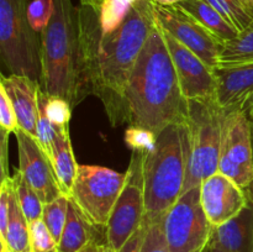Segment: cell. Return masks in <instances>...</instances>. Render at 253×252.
I'll list each match as a JSON object with an SVG mask.
<instances>
[{"mask_svg": "<svg viewBox=\"0 0 253 252\" xmlns=\"http://www.w3.org/2000/svg\"><path fill=\"white\" fill-rule=\"evenodd\" d=\"M79 37L86 86L114 127L127 124L125 91L136 61L156 25L151 0H138L119 26H99L95 7L81 5Z\"/></svg>", "mask_w": 253, "mask_h": 252, "instance_id": "obj_1", "label": "cell"}, {"mask_svg": "<svg viewBox=\"0 0 253 252\" xmlns=\"http://www.w3.org/2000/svg\"><path fill=\"white\" fill-rule=\"evenodd\" d=\"M127 125L156 135L172 124H185L188 100L183 95L162 30L156 22L125 91Z\"/></svg>", "mask_w": 253, "mask_h": 252, "instance_id": "obj_2", "label": "cell"}, {"mask_svg": "<svg viewBox=\"0 0 253 252\" xmlns=\"http://www.w3.org/2000/svg\"><path fill=\"white\" fill-rule=\"evenodd\" d=\"M54 11L41 32L42 90L78 105L89 95L83 72L78 6L72 0H53Z\"/></svg>", "mask_w": 253, "mask_h": 252, "instance_id": "obj_3", "label": "cell"}, {"mask_svg": "<svg viewBox=\"0 0 253 252\" xmlns=\"http://www.w3.org/2000/svg\"><path fill=\"white\" fill-rule=\"evenodd\" d=\"M188 133L185 124H172L157 135L153 150L143 153L145 220L165 217L183 193L187 175Z\"/></svg>", "mask_w": 253, "mask_h": 252, "instance_id": "obj_4", "label": "cell"}, {"mask_svg": "<svg viewBox=\"0 0 253 252\" xmlns=\"http://www.w3.org/2000/svg\"><path fill=\"white\" fill-rule=\"evenodd\" d=\"M224 110L212 101H188V163L183 193L219 172ZM182 193V194H183Z\"/></svg>", "mask_w": 253, "mask_h": 252, "instance_id": "obj_5", "label": "cell"}, {"mask_svg": "<svg viewBox=\"0 0 253 252\" xmlns=\"http://www.w3.org/2000/svg\"><path fill=\"white\" fill-rule=\"evenodd\" d=\"M30 0H0V57L10 74L41 81V34L27 19Z\"/></svg>", "mask_w": 253, "mask_h": 252, "instance_id": "obj_6", "label": "cell"}, {"mask_svg": "<svg viewBox=\"0 0 253 252\" xmlns=\"http://www.w3.org/2000/svg\"><path fill=\"white\" fill-rule=\"evenodd\" d=\"M125 182L126 172H116L101 166L79 165L69 199L94 226L106 230Z\"/></svg>", "mask_w": 253, "mask_h": 252, "instance_id": "obj_7", "label": "cell"}, {"mask_svg": "<svg viewBox=\"0 0 253 252\" xmlns=\"http://www.w3.org/2000/svg\"><path fill=\"white\" fill-rule=\"evenodd\" d=\"M166 240L170 252H205L215 227L200 202V187L183 193L163 217Z\"/></svg>", "mask_w": 253, "mask_h": 252, "instance_id": "obj_8", "label": "cell"}, {"mask_svg": "<svg viewBox=\"0 0 253 252\" xmlns=\"http://www.w3.org/2000/svg\"><path fill=\"white\" fill-rule=\"evenodd\" d=\"M143 153L132 151L126 182L111 211L106 226V242L111 252H119L145 220Z\"/></svg>", "mask_w": 253, "mask_h": 252, "instance_id": "obj_9", "label": "cell"}, {"mask_svg": "<svg viewBox=\"0 0 253 252\" xmlns=\"http://www.w3.org/2000/svg\"><path fill=\"white\" fill-rule=\"evenodd\" d=\"M219 172L242 189L253 183L252 126L246 111L224 110Z\"/></svg>", "mask_w": 253, "mask_h": 252, "instance_id": "obj_10", "label": "cell"}, {"mask_svg": "<svg viewBox=\"0 0 253 252\" xmlns=\"http://www.w3.org/2000/svg\"><path fill=\"white\" fill-rule=\"evenodd\" d=\"M153 14L156 22L163 31L194 52L212 71H216L222 48V43L216 37L174 6L166 7L153 4Z\"/></svg>", "mask_w": 253, "mask_h": 252, "instance_id": "obj_11", "label": "cell"}, {"mask_svg": "<svg viewBox=\"0 0 253 252\" xmlns=\"http://www.w3.org/2000/svg\"><path fill=\"white\" fill-rule=\"evenodd\" d=\"M162 34L185 99L188 101L216 100L215 72L200 57L183 46L168 32L162 30Z\"/></svg>", "mask_w": 253, "mask_h": 252, "instance_id": "obj_12", "label": "cell"}, {"mask_svg": "<svg viewBox=\"0 0 253 252\" xmlns=\"http://www.w3.org/2000/svg\"><path fill=\"white\" fill-rule=\"evenodd\" d=\"M19 153V169L30 185L36 190L43 204L63 195L53 165L40 143L22 130L15 133Z\"/></svg>", "mask_w": 253, "mask_h": 252, "instance_id": "obj_13", "label": "cell"}, {"mask_svg": "<svg viewBox=\"0 0 253 252\" xmlns=\"http://www.w3.org/2000/svg\"><path fill=\"white\" fill-rule=\"evenodd\" d=\"M200 202L214 227L234 219L249 205L246 190L222 173L207 178L200 185Z\"/></svg>", "mask_w": 253, "mask_h": 252, "instance_id": "obj_14", "label": "cell"}, {"mask_svg": "<svg viewBox=\"0 0 253 252\" xmlns=\"http://www.w3.org/2000/svg\"><path fill=\"white\" fill-rule=\"evenodd\" d=\"M216 103L222 110L247 111L253 103V62L215 71Z\"/></svg>", "mask_w": 253, "mask_h": 252, "instance_id": "obj_15", "label": "cell"}, {"mask_svg": "<svg viewBox=\"0 0 253 252\" xmlns=\"http://www.w3.org/2000/svg\"><path fill=\"white\" fill-rule=\"evenodd\" d=\"M0 84L14 106L20 130L36 138L41 83L26 76L9 74L7 77L1 76Z\"/></svg>", "mask_w": 253, "mask_h": 252, "instance_id": "obj_16", "label": "cell"}, {"mask_svg": "<svg viewBox=\"0 0 253 252\" xmlns=\"http://www.w3.org/2000/svg\"><path fill=\"white\" fill-rule=\"evenodd\" d=\"M210 244L225 252H253V204L250 200L234 219L215 227Z\"/></svg>", "mask_w": 253, "mask_h": 252, "instance_id": "obj_17", "label": "cell"}, {"mask_svg": "<svg viewBox=\"0 0 253 252\" xmlns=\"http://www.w3.org/2000/svg\"><path fill=\"white\" fill-rule=\"evenodd\" d=\"M174 7L192 17L222 44L235 39L239 34V31L205 0H182Z\"/></svg>", "mask_w": 253, "mask_h": 252, "instance_id": "obj_18", "label": "cell"}, {"mask_svg": "<svg viewBox=\"0 0 253 252\" xmlns=\"http://www.w3.org/2000/svg\"><path fill=\"white\" fill-rule=\"evenodd\" d=\"M51 162L64 195L69 197L79 165L74 157L69 127H59L52 143Z\"/></svg>", "mask_w": 253, "mask_h": 252, "instance_id": "obj_19", "label": "cell"}, {"mask_svg": "<svg viewBox=\"0 0 253 252\" xmlns=\"http://www.w3.org/2000/svg\"><path fill=\"white\" fill-rule=\"evenodd\" d=\"M98 230L99 227L94 226L84 216V214L77 207L76 203L69 199L67 221L57 250L59 252H78L88 242H90L91 240L98 236L96 235Z\"/></svg>", "mask_w": 253, "mask_h": 252, "instance_id": "obj_20", "label": "cell"}, {"mask_svg": "<svg viewBox=\"0 0 253 252\" xmlns=\"http://www.w3.org/2000/svg\"><path fill=\"white\" fill-rule=\"evenodd\" d=\"M0 252H32L31 239H30V222L17 203L11 190L10 197L9 222L4 241L0 242Z\"/></svg>", "mask_w": 253, "mask_h": 252, "instance_id": "obj_21", "label": "cell"}, {"mask_svg": "<svg viewBox=\"0 0 253 252\" xmlns=\"http://www.w3.org/2000/svg\"><path fill=\"white\" fill-rule=\"evenodd\" d=\"M253 62V22L235 39L222 44L219 67L239 66ZM217 67V68H219Z\"/></svg>", "mask_w": 253, "mask_h": 252, "instance_id": "obj_22", "label": "cell"}, {"mask_svg": "<svg viewBox=\"0 0 253 252\" xmlns=\"http://www.w3.org/2000/svg\"><path fill=\"white\" fill-rule=\"evenodd\" d=\"M11 182L12 189H14V194L16 197L17 203H19L20 208L24 211L25 216L29 220V222L37 219H42L44 204L40 199L36 190L25 179L19 168H15L14 169Z\"/></svg>", "mask_w": 253, "mask_h": 252, "instance_id": "obj_23", "label": "cell"}, {"mask_svg": "<svg viewBox=\"0 0 253 252\" xmlns=\"http://www.w3.org/2000/svg\"><path fill=\"white\" fill-rule=\"evenodd\" d=\"M137 1L138 0H103L101 4L95 7L99 26L103 29L119 26Z\"/></svg>", "mask_w": 253, "mask_h": 252, "instance_id": "obj_24", "label": "cell"}, {"mask_svg": "<svg viewBox=\"0 0 253 252\" xmlns=\"http://www.w3.org/2000/svg\"><path fill=\"white\" fill-rule=\"evenodd\" d=\"M69 207V197L67 195H61L57 199L52 200L48 204H44L43 214H42V220L47 227L49 229L51 234L53 235L57 244L59 242L63 232L64 225L67 221V214H68Z\"/></svg>", "mask_w": 253, "mask_h": 252, "instance_id": "obj_25", "label": "cell"}, {"mask_svg": "<svg viewBox=\"0 0 253 252\" xmlns=\"http://www.w3.org/2000/svg\"><path fill=\"white\" fill-rule=\"evenodd\" d=\"M46 100L47 94L40 89L39 93V119H37V135L36 140L40 143L43 152L51 160V152H52V143H53L54 137L58 131V126L53 125L49 121V119L46 115Z\"/></svg>", "mask_w": 253, "mask_h": 252, "instance_id": "obj_26", "label": "cell"}, {"mask_svg": "<svg viewBox=\"0 0 253 252\" xmlns=\"http://www.w3.org/2000/svg\"><path fill=\"white\" fill-rule=\"evenodd\" d=\"M205 1L216 9L239 32L244 31L253 22L239 0H205Z\"/></svg>", "mask_w": 253, "mask_h": 252, "instance_id": "obj_27", "label": "cell"}, {"mask_svg": "<svg viewBox=\"0 0 253 252\" xmlns=\"http://www.w3.org/2000/svg\"><path fill=\"white\" fill-rule=\"evenodd\" d=\"M53 11V0H30L27 4V19L34 31L41 34L48 25Z\"/></svg>", "mask_w": 253, "mask_h": 252, "instance_id": "obj_28", "label": "cell"}, {"mask_svg": "<svg viewBox=\"0 0 253 252\" xmlns=\"http://www.w3.org/2000/svg\"><path fill=\"white\" fill-rule=\"evenodd\" d=\"M30 239L32 252H53L58 249V244L42 219L30 222Z\"/></svg>", "mask_w": 253, "mask_h": 252, "instance_id": "obj_29", "label": "cell"}, {"mask_svg": "<svg viewBox=\"0 0 253 252\" xmlns=\"http://www.w3.org/2000/svg\"><path fill=\"white\" fill-rule=\"evenodd\" d=\"M140 252H170L166 240L163 219L146 222V231Z\"/></svg>", "mask_w": 253, "mask_h": 252, "instance_id": "obj_30", "label": "cell"}, {"mask_svg": "<svg viewBox=\"0 0 253 252\" xmlns=\"http://www.w3.org/2000/svg\"><path fill=\"white\" fill-rule=\"evenodd\" d=\"M125 143L135 152L146 153L153 150L157 142V135L146 128L130 126L125 130Z\"/></svg>", "mask_w": 253, "mask_h": 252, "instance_id": "obj_31", "label": "cell"}, {"mask_svg": "<svg viewBox=\"0 0 253 252\" xmlns=\"http://www.w3.org/2000/svg\"><path fill=\"white\" fill-rule=\"evenodd\" d=\"M72 106L64 99L47 95L46 115L53 125L58 127H69L72 118Z\"/></svg>", "mask_w": 253, "mask_h": 252, "instance_id": "obj_32", "label": "cell"}, {"mask_svg": "<svg viewBox=\"0 0 253 252\" xmlns=\"http://www.w3.org/2000/svg\"><path fill=\"white\" fill-rule=\"evenodd\" d=\"M0 126L1 130L6 131L7 133H16L20 130L14 106L1 84H0Z\"/></svg>", "mask_w": 253, "mask_h": 252, "instance_id": "obj_33", "label": "cell"}, {"mask_svg": "<svg viewBox=\"0 0 253 252\" xmlns=\"http://www.w3.org/2000/svg\"><path fill=\"white\" fill-rule=\"evenodd\" d=\"M145 231L146 222L143 221L140 229L127 240V242L121 247V250L119 252H140L141 245H142L143 241V236H145Z\"/></svg>", "mask_w": 253, "mask_h": 252, "instance_id": "obj_34", "label": "cell"}, {"mask_svg": "<svg viewBox=\"0 0 253 252\" xmlns=\"http://www.w3.org/2000/svg\"><path fill=\"white\" fill-rule=\"evenodd\" d=\"M1 133H2V140H1V153H0V156H1V180H2L5 179V178L10 177L9 173H7V169H9V167H7V140H9L10 133H7L6 131H2V130H1Z\"/></svg>", "mask_w": 253, "mask_h": 252, "instance_id": "obj_35", "label": "cell"}, {"mask_svg": "<svg viewBox=\"0 0 253 252\" xmlns=\"http://www.w3.org/2000/svg\"><path fill=\"white\" fill-rule=\"evenodd\" d=\"M108 250V244L106 242H101L100 240L98 239V236L95 239L91 240L90 242L85 245L83 249L79 250L78 252H106Z\"/></svg>", "mask_w": 253, "mask_h": 252, "instance_id": "obj_36", "label": "cell"}, {"mask_svg": "<svg viewBox=\"0 0 253 252\" xmlns=\"http://www.w3.org/2000/svg\"><path fill=\"white\" fill-rule=\"evenodd\" d=\"M239 1L242 5L245 11H246V14L251 17L253 21V0H239Z\"/></svg>", "mask_w": 253, "mask_h": 252, "instance_id": "obj_37", "label": "cell"}, {"mask_svg": "<svg viewBox=\"0 0 253 252\" xmlns=\"http://www.w3.org/2000/svg\"><path fill=\"white\" fill-rule=\"evenodd\" d=\"M155 5H160V6H166V7H173L178 4L182 0H151Z\"/></svg>", "mask_w": 253, "mask_h": 252, "instance_id": "obj_38", "label": "cell"}, {"mask_svg": "<svg viewBox=\"0 0 253 252\" xmlns=\"http://www.w3.org/2000/svg\"><path fill=\"white\" fill-rule=\"evenodd\" d=\"M81 1V5H86V6H93L98 7L99 5L101 4L103 0H79Z\"/></svg>", "mask_w": 253, "mask_h": 252, "instance_id": "obj_39", "label": "cell"}, {"mask_svg": "<svg viewBox=\"0 0 253 252\" xmlns=\"http://www.w3.org/2000/svg\"><path fill=\"white\" fill-rule=\"evenodd\" d=\"M252 142H253V128H252ZM246 193H247V197H249L250 203H252L253 204V183L249 189H246Z\"/></svg>", "mask_w": 253, "mask_h": 252, "instance_id": "obj_40", "label": "cell"}, {"mask_svg": "<svg viewBox=\"0 0 253 252\" xmlns=\"http://www.w3.org/2000/svg\"><path fill=\"white\" fill-rule=\"evenodd\" d=\"M246 114H247V118H249L250 123H251V126L253 128V103L251 104V105H250V108L247 109Z\"/></svg>", "mask_w": 253, "mask_h": 252, "instance_id": "obj_41", "label": "cell"}, {"mask_svg": "<svg viewBox=\"0 0 253 252\" xmlns=\"http://www.w3.org/2000/svg\"><path fill=\"white\" fill-rule=\"evenodd\" d=\"M209 252H225L224 250H221L220 247L215 246V245L210 244V247H209Z\"/></svg>", "mask_w": 253, "mask_h": 252, "instance_id": "obj_42", "label": "cell"}, {"mask_svg": "<svg viewBox=\"0 0 253 252\" xmlns=\"http://www.w3.org/2000/svg\"><path fill=\"white\" fill-rule=\"evenodd\" d=\"M106 252H111V251H110V250H109V249H108V250H106Z\"/></svg>", "mask_w": 253, "mask_h": 252, "instance_id": "obj_43", "label": "cell"}, {"mask_svg": "<svg viewBox=\"0 0 253 252\" xmlns=\"http://www.w3.org/2000/svg\"><path fill=\"white\" fill-rule=\"evenodd\" d=\"M53 252H59V251H58V250H56V251H53Z\"/></svg>", "mask_w": 253, "mask_h": 252, "instance_id": "obj_44", "label": "cell"}, {"mask_svg": "<svg viewBox=\"0 0 253 252\" xmlns=\"http://www.w3.org/2000/svg\"><path fill=\"white\" fill-rule=\"evenodd\" d=\"M205 252H209V249H208V250H207V251H205Z\"/></svg>", "mask_w": 253, "mask_h": 252, "instance_id": "obj_45", "label": "cell"}]
</instances>
